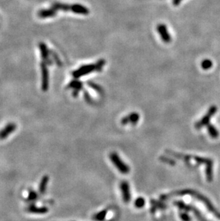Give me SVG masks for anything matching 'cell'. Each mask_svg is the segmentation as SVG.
Returning a JSON list of instances; mask_svg holds the SVG:
<instances>
[{"label":"cell","instance_id":"obj_1","mask_svg":"<svg viewBox=\"0 0 220 221\" xmlns=\"http://www.w3.org/2000/svg\"><path fill=\"white\" fill-rule=\"evenodd\" d=\"M109 158L110 160L114 164V165L115 166L121 173H122V174H127V173H130V167L126 163H124L123 160H121L120 157L118 155V154L113 152V153H110Z\"/></svg>","mask_w":220,"mask_h":221},{"label":"cell","instance_id":"obj_2","mask_svg":"<svg viewBox=\"0 0 220 221\" xmlns=\"http://www.w3.org/2000/svg\"><path fill=\"white\" fill-rule=\"evenodd\" d=\"M42 75V89L44 92H47L49 86V75L47 64L42 62L40 64Z\"/></svg>","mask_w":220,"mask_h":221},{"label":"cell","instance_id":"obj_3","mask_svg":"<svg viewBox=\"0 0 220 221\" xmlns=\"http://www.w3.org/2000/svg\"><path fill=\"white\" fill-rule=\"evenodd\" d=\"M96 69H97L96 65H93V64L83 65L82 67H80L78 70H76L75 71H74L72 73V75L75 79H78V78L82 77V76L88 75V74L93 72V71H96Z\"/></svg>","mask_w":220,"mask_h":221},{"label":"cell","instance_id":"obj_4","mask_svg":"<svg viewBox=\"0 0 220 221\" xmlns=\"http://www.w3.org/2000/svg\"><path fill=\"white\" fill-rule=\"evenodd\" d=\"M39 49L40 52V55L42 59L43 62L47 63L48 65H52V59H50V51L49 50L48 47L46 44L44 42H39Z\"/></svg>","mask_w":220,"mask_h":221},{"label":"cell","instance_id":"obj_5","mask_svg":"<svg viewBox=\"0 0 220 221\" xmlns=\"http://www.w3.org/2000/svg\"><path fill=\"white\" fill-rule=\"evenodd\" d=\"M216 111H217L216 106L211 107L207 115H205L204 117H203L202 120L199 121V122H198L197 123H196V125H195L196 128H197V129H199V128L204 127V125H207L209 122L210 118H211V117L212 115H214V113H216Z\"/></svg>","mask_w":220,"mask_h":221},{"label":"cell","instance_id":"obj_6","mask_svg":"<svg viewBox=\"0 0 220 221\" xmlns=\"http://www.w3.org/2000/svg\"><path fill=\"white\" fill-rule=\"evenodd\" d=\"M120 189L124 203H129L131 199L130 185L126 181H122L120 184Z\"/></svg>","mask_w":220,"mask_h":221},{"label":"cell","instance_id":"obj_7","mask_svg":"<svg viewBox=\"0 0 220 221\" xmlns=\"http://www.w3.org/2000/svg\"><path fill=\"white\" fill-rule=\"evenodd\" d=\"M16 125L14 123H9L7 125L3 130L0 131V140L6 139L9 135L15 131Z\"/></svg>","mask_w":220,"mask_h":221},{"label":"cell","instance_id":"obj_8","mask_svg":"<svg viewBox=\"0 0 220 221\" xmlns=\"http://www.w3.org/2000/svg\"><path fill=\"white\" fill-rule=\"evenodd\" d=\"M57 14V12L52 7H51L49 9H40V10L38 12V16L41 19L52 18L56 16Z\"/></svg>","mask_w":220,"mask_h":221},{"label":"cell","instance_id":"obj_9","mask_svg":"<svg viewBox=\"0 0 220 221\" xmlns=\"http://www.w3.org/2000/svg\"><path fill=\"white\" fill-rule=\"evenodd\" d=\"M157 30H158L160 36H161L162 40L164 42L169 43V42H171V36L169 35L168 31H167L166 25H163V24L159 25L158 27H157Z\"/></svg>","mask_w":220,"mask_h":221},{"label":"cell","instance_id":"obj_10","mask_svg":"<svg viewBox=\"0 0 220 221\" xmlns=\"http://www.w3.org/2000/svg\"><path fill=\"white\" fill-rule=\"evenodd\" d=\"M71 12L80 15H88L89 13V9L80 4H74L71 5Z\"/></svg>","mask_w":220,"mask_h":221},{"label":"cell","instance_id":"obj_11","mask_svg":"<svg viewBox=\"0 0 220 221\" xmlns=\"http://www.w3.org/2000/svg\"><path fill=\"white\" fill-rule=\"evenodd\" d=\"M139 119H140L139 114H137V113H134L129 116H126V117H124L122 120H121V124L126 125V123L130 122L131 124L135 125L138 122Z\"/></svg>","mask_w":220,"mask_h":221},{"label":"cell","instance_id":"obj_12","mask_svg":"<svg viewBox=\"0 0 220 221\" xmlns=\"http://www.w3.org/2000/svg\"><path fill=\"white\" fill-rule=\"evenodd\" d=\"M51 7L57 11H62V12H69L71 11V5H69L67 4L59 3V2H54L52 4Z\"/></svg>","mask_w":220,"mask_h":221},{"label":"cell","instance_id":"obj_13","mask_svg":"<svg viewBox=\"0 0 220 221\" xmlns=\"http://www.w3.org/2000/svg\"><path fill=\"white\" fill-rule=\"evenodd\" d=\"M27 211L32 213L44 214L47 213L48 209L45 208V207H43V208H38V207H36L35 205H30L29 206V208H27Z\"/></svg>","mask_w":220,"mask_h":221},{"label":"cell","instance_id":"obj_14","mask_svg":"<svg viewBox=\"0 0 220 221\" xmlns=\"http://www.w3.org/2000/svg\"><path fill=\"white\" fill-rule=\"evenodd\" d=\"M48 182H49V177L47 176V175H45V176H44L42 178L41 182H40L39 187V191L41 194L44 193V192L47 189V184H48Z\"/></svg>","mask_w":220,"mask_h":221},{"label":"cell","instance_id":"obj_15","mask_svg":"<svg viewBox=\"0 0 220 221\" xmlns=\"http://www.w3.org/2000/svg\"><path fill=\"white\" fill-rule=\"evenodd\" d=\"M69 87H71V88H73L75 90V92H77L80 91V90L82 88V83L79 80H73L69 84Z\"/></svg>","mask_w":220,"mask_h":221},{"label":"cell","instance_id":"obj_16","mask_svg":"<svg viewBox=\"0 0 220 221\" xmlns=\"http://www.w3.org/2000/svg\"><path fill=\"white\" fill-rule=\"evenodd\" d=\"M208 132H209V135L212 138H217L218 137L219 132L214 126L208 125Z\"/></svg>","mask_w":220,"mask_h":221},{"label":"cell","instance_id":"obj_17","mask_svg":"<svg viewBox=\"0 0 220 221\" xmlns=\"http://www.w3.org/2000/svg\"><path fill=\"white\" fill-rule=\"evenodd\" d=\"M212 65H213L212 62L210 60V59H204V60H203L202 62V63H201L202 68L204 69V70H205L211 69Z\"/></svg>","mask_w":220,"mask_h":221},{"label":"cell","instance_id":"obj_18","mask_svg":"<svg viewBox=\"0 0 220 221\" xmlns=\"http://www.w3.org/2000/svg\"><path fill=\"white\" fill-rule=\"evenodd\" d=\"M107 210H104L103 211H102V212H99L97 213L96 215H94V219L98 220V221H102L104 220V218L105 217V215H107Z\"/></svg>","mask_w":220,"mask_h":221},{"label":"cell","instance_id":"obj_19","mask_svg":"<svg viewBox=\"0 0 220 221\" xmlns=\"http://www.w3.org/2000/svg\"><path fill=\"white\" fill-rule=\"evenodd\" d=\"M50 55L52 57V58L54 59V62L57 64V65H62V62L60 60V59L59 58L58 55H57L56 52H54V51H50Z\"/></svg>","mask_w":220,"mask_h":221},{"label":"cell","instance_id":"obj_20","mask_svg":"<svg viewBox=\"0 0 220 221\" xmlns=\"http://www.w3.org/2000/svg\"><path fill=\"white\" fill-rule=\"evenodd\" d=\"M135 206L137 207L138 208H142V207H144V204H145V200L143 198H137V200H135Z\"/></svg>","mask_w":220,"mask_h":221},{"label":"cell","instance_id":"obj_21","mask_svg":"<svg viewBox=\"0 0 220 221\" xmlns=\"http://www.w3.org/2000/svg\"><path fill=\"white\" fill-rule=\"evenodd\" d=\"M105 64V62L104 60H103V59H101V60H99V61H98V62L96 64V71H97V72H100V71L102 70V67L104 66V65Z\"/></svg>","mask_w":220,"mask_h":221},{"label":"cell","instance_id":"obj_22","mask_svg":"<svg viewBox=\"0 0 220 221\" xmlns=\"http://www.w3.org/2000/svg\"><path fill=\"white\" fill-rule=\"evenodd\" d=\"M37 198V195L36 193L34 191H31L30 192V194H29V197H28V200H34L36 198Z\"/></svg>","mask_w":220,"mask_h":221},{"label":"cell","instance_id":"obj_23","mask_svg":"<svg viewBox=\"0 0 220 221\" xmlns=\"http://www.w3.org/2000/svg\"><path fill=\"white\" fill-rule=\"evenodd\" d=\"M88 84H89V87H92V88L93 89H95L97 90V92H101V88H100V87L99 86H97V85H96L95 84H94V83H92V82H88Z\"/></svg>","mask_w":220,"mask_h":221},{"label":"cell","instance_id":"obj_24","mask_svg":"<svg viewBox=\"0 0 220 221\" xmlns=\"http://www.w3.org/2000/svg\"><path fill=\"white\" fill-rule=\"evenodd\" d=\"M181 217L185 221H189V220H190V218H189V216L186 215V214H182Z\"/></svg>","mask_w":220,"mask_h":221},{"label":"cell","instance_id":"obj_25","mask_svg":"<svg viewBox=\"0 0 220 221\" xmlns=\"http://www.w3.org/2000/svg\"><path fill=\"white\" fill-rule=\"evenodd\" d=\"M181 1V0H174L173 4H174V5H178V4L180 3Z\"/></svg>","mask_w":220,"mask_h":221}]
</instances>
